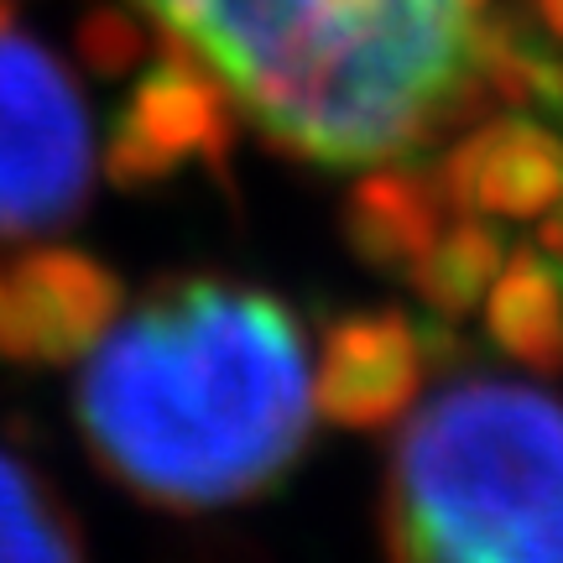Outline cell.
<instances>
[{"label":"cell","instance_id":"obj_1","mask_svg":"<svg viewBox=\"0 0 563 563\" xmlns=\"http://www.w3.org/2000/svg\"><path fill=\"white\" fill-rule=\"evenodd\" d=\"M74 418L89 454L162 511H214L277 485L313 428L308 344L262 287L167 282L84 350Z\"/></svg>","mask_w":563,"mask_h":563},{"label":"cell","instance_id":"obj_2","mask_svg":"<svg viewBox=\"0 0 563 563\" xmlns=\"http://www.w3.org/2000/svg\"><path fill=\"white\" fill-rule=\"evenodd\" d=\"M282 152L376 167L475 104L485 0H136Z\"/></svg>","mask_w":563,"mask_h":563},{"label":"cell","instance_id":"obj_3","mask_svg":"<svg viewBox=\"0 0 563 563\" xmlns=\"http://www.w3.org/2000/svg\"><path fill=\"white\" fill-rule=\"evenodd\" d=\"M391 563H563V402L464 376L412 412L386 475Z\"/></svg>","mask_w":563,"mask_h":563},{"label":"cell","instance_id":"obj_4","mask_svg":"<svg viewBox=\"0 0 563 563\" xmlns=\"http://www.w3.org/2000/svg\"><path fill=\"white\" fill-rule=\"evenodd\" d=\"M95 136L58 58L0 26V241H32L84 214Z\"/></svg>","mask_w":563,"mask_h":563},{"label":"cell","instance_id":"obj_5","mask_svg":"<svg viewBox=\"0 0 563 563\" xmlns=\"http://www.w3.org/2000/svg\"><path fill=\"white\" fill-rule=\"evenodd\" d=\"M230 141H235L230 95L188 53L162 42L157 58L141 63V79L121 104V115L110 121L104 178L125 194H141L167 183L188 157L224 167Z\"/></svg>","mask_w":563,"mask_h":563},{"label":"cell","instance_id":"obj_6","mask_svg":"<svg viewBox=\"0 0 563 563\" xmlns=\"http://www.w3.org/2000/svg\"><path fill=\"white\" fill-rule=\"evenodd\" d=\"M125 287L74 245H32L0 266V361L68 365L121 313Z\"/></svg>","mask_w":563,"mask_h":563},{"label":"cell","instance_id":"obj_7","mask_svg":"<svg viewBox=\"0 0 563 563\" xmlns=\"http://www.w3.org/2000/svg\"><path fill=\"white\" fill-rule=\"evenodd\" d=\"M422 371V323H412L402 308L344 313L323 329L313 402L340 428H386L412 407Z\"/></svg>","mask_w":563,"mask_h":563},{"label":"cell","instance_id":"obj_8","mask_svg":"<svg viewBox=\"0 0 563 563\" xmlns=\"http://www.w3.org/2000/svg\"><path fill=\"white\" fill-rule=\"evenodd\" d=\"M433 178L454 214L538 220L563 203V136L527 115H496L449 146Z\"/></svg>","mask_w":563,"mask_h":563},{"label":"cell","instance_id":"obj_9","mask_svg":"<svg viewBox=\"0 0 563 563\" xmlns=\"http://www.w3.org/2000/svg\"><path fill=\"white\" fill-rule=\"evenodd\" d=\"M443 214H454L433 173L376 162L365 167L350 199H344V241L371 272L407 277L422 245L443 230Z\"/></svg>","mask_w":563,"mask_h":563},{"label":"cell","instance_id":"obj_10","mask_svg":"<svg viewBox=\"0 0 563 563\" xmlns=\"http://www.w3.org/2000/svg\"><path fill=\"white\" fill-rule=\"evenodd\" d=\"M485 334L527 371H563V272L538 245L511 251L485 292Z\"/></svg>","mask_w":563,"mask_h":563},{"label":"cell","instance_id":"obj_11","mask_svg":"<svg viewBox=\"0 0 563 563\" xmlns=\"http://www.w3.org/2000/svg\"><path fill=\"white\" fill-rule=\"evenodd\" d=\"M501 262H506L501 230L485 214H460V220H443L439 235L422 245V256L412 262L407 282H412V292L439 323H460L481 308Z\"/></svg>","mask_w":563,"mask_h":563},{"label":"cell","instance_id":"obj_12","mask_svg":"<svg viewBox=\"0 0 563 563\" xmlns=\"http://www.w3.org/2000/svg\"><path fill=\"white\" fill-rule=\"evenodd\" d=\"M0 563H84L79 532L32 464L0 449Z\"/></svg>","mask_w":563,"mask_h":563},{"label":"cell","instance_id":"obj_13","mask_svg":"<svg viewBox=\"0 0 563 563\" xmlns=\"http://www.w3.org/2000/svg\"><path fill=\"white\" fill-rule=\"evenodd\" d=\"M79 58L104 74V79H121L131 68L146 63V32H141L136 21L125 16V11H95V16H84L79 26Z\"/></svg>","mask_w":563,"mask_h":563},{"label":"cell","instance_id":"obj_14","mask_svg":"<svg viewBox=\"0 0 563 563\" xmlns=\"http://www.w3.org/2000/svg\"><path fill=\"white\" fill-rule=\"evenodd\" d=\"M532 11H538V21L563 42V0H532Z\"/></svg>","mask_w":563,"mask_h":563},{"label":"cell","instance_id":"obj_15","mask_svg":"<svg viewBox=\"0 0 563 563\" xmlns=\"http://www.w3.org/2000/svg\"><path fill=\"white\" fill-rule=\"evenodd\" d=\"M5 21H16V5H11V0H0V26H5Z\"/></svg>","mask_w":563,"mask_h":563}]
</instances>
